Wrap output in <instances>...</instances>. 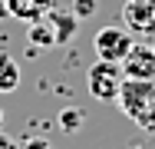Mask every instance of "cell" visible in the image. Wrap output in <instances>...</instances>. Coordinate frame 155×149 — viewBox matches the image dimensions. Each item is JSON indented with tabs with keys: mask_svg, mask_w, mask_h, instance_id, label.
I'll use <instances>...</instances> for the list:
<instances>
[{
	"mask_svg": "<svg viewBox=\"0 0 155 149\" xmlns=\"http://www.w3.org/2000/svg\"><path fill=\"white\" fill-rule=\"evenodd\" d=\"M20 86V66L10 53H0V93H13Z\"/></svg>",
	"mask_w": 155,
	"mask_h": 149,
	"instance_id": "obj_8",
	"label": "cell"
},
{
	"mask_svg": "<svg viewBox=\"0 0 155 149\" xmlns=\"http://www.w3.org/2000/svg\"><path fill=\"white\" fill-rule=\"evenodd\" d=\"M0 149H20V143H17L13 136H7V133L0 129Z\"/></svg>",
	"mask_w": 155,
	"mask_h": 149,
	"instance_id": "obj_13",
	"label": "cell"
},
{
	"mask_svg": "<svg viewBox=\"0 0 155 149\" xmlns=\"http://www.w3.org/2000/svg\"><path fill=\"white\" fill-rule=\"evenodd\" d=\"M122 27L132 36H155V0H125Z\"/></svg>",
	"mask_w": 155,
	"mask_h": 149,
	"instance_id": "obj_4",
	"label": "cell"
},
{
	"mask_svg": "<svg viewBox=\"0 0 155 149\" xmlns=\"http://www.w3.org/2000/svg\"><path fill=\"white\" fill-rule=\"evenodd\" d=\"M122 66L125 80H155V47L149 43H132V50L125 53Z\"/></svg>",
	"mask_w": 155,
	"mask_h": 149,
	"instance_id": "obj_5",
	"label": "cell"
},
{
	"mask_svg": "<svg viewBox=\"0 0 155 149\" xmlns=\"http://www.w3.org/2000/svg\"><path fill=\"white\" fill-rule=\"evenodd\" d=\"M96 10H99V3H96V0H73V13H76L79 20L96 17Z\"/></svg>",
	"mask_w": 155,
	"mask_h": 149,
	"instance_id": "obj_11",
	"label": "cell"
},
{
	"mask_svg": "<svg viewBox=\"0 0 155 149\" xmlns=\"http://www.w3.org/2000/svg\"><path fill=\"white\" fill-rule=\"evenodd\" d=\"M0 129H3V109H0Z\"/></svg>",
	"mask_w": 155,
	"mask_h": 149,
	"instance_id": "obj_15",
	"label": "cell"
},
{
	"mask_svg": "<svg viewBox=\"0 0 155 149\" xmlns=\"http://www.w3.org/2000/svg\"><path fill=\"white\" fill-rule=\"evenodd\" d=\"M27 43H30L33 50H50V47H56V40H53V30H50V23H46L43 17L30 23V33H27Z\"/></svg>",
	"mask_w": 155,
	"mask_h": 149,
	"instance_id": "obj_9",
	"label": "cell"
},
{
	"mask_svg": "<svg viewBox=\"0 0 155 149\" xmlns=\"http://www.w3.org/2000/svg\"><path fill=\"white\" fill-rule=\"evenodd\" d=\"M50 7H56V3H53V0H7L10 17L23 20V23H33V20L46 17V10H50Z\"/></svg>",
	"mask_w": 155,
	"mask_h": 149,
	"instance_id": "obj_7",
	"label": "cell"
},
{
	"mask_svg": "<svg viewBox=\"0 0 155 149\" xmlns=\"http://www.w3.org/2000/svg\"><path fill=\"white\" fill-rule=\"evenodd\" d=\"M10 17V10H7V0H0V20H7Z\"/></svg>",
	"mask_w": 155,
	"mask_h": 149,
	"instance_id": "obj_14",
	"label": "cell"
},
{
	"mask_svg": "<svg viewBox=\"0 0 155 149\" xmlns=\"http://www.w3.org/2000/svg\"><path fill=\"white\" fill-rule=\"evenodd\" d=\"M83 123H86V116H83L79 106H66V109L56 113V126L63 133H76V129H83Z\"/></svg>",
	"mask_w": 155,
	"mask_h": 149,
	"instance_id": "obj_10",
	"label": "cell"
},
{
	"mask_svg": "<svg viewBox=\"0 0 155 149\" xmlns=\"http://www.w3.org/2000/svg\"><path fill=\"white\" fill-rule=\"evenodd\" d=\"M43 20H46V23H50V30H53L56 47L69 43V40L76 36V30H79V17H76L73 10H63V7H50Z\"/></svg>",
	"mask_w": 155,
	"mask_h": 149,
	"instance_id": "obj_6",
	"label": "cell"
},
{
	"mask_svg": "<svg viewBox=\"0 0 155 149\" xmlns=\"http://www.w3.org/2000/svg\"><path fill=\"white\" fill-rule=\"evenodd\" d=\"M122 80H125L122 66L112 63V60H96L93 66L86 70V86H89V93H93L96 99H102V103H109V99L119 96Z\"/></svg>",
	"mask_w": 155,
	"mask_h": 149,
	"instance_id": "obj_2",
	"label": "cell"
},
{
	"mask_svg": "<svg viewBox=\"0 0 155 149\" xmlns=\"http://www.w3.org/2000/svg\"><path fill=\"white\" fill-rule=\"evenodd\" d=\"M132 149H149V146H132Z\"/></svg>",
	"mask_w": 155,
	"mask_h": 149,
	"instance_id": "obj_16",
	"label": "cell"
},
{
	"mask_svg": "<svg viewBox=\"0 0 155 149\" xmlns=\"http://www.w3.org/2000/svg\"><path fill=\"white\" fill-rule=\"evenodd\" d=\"M27 149H53V146H50V139H43V136H30V139H27Z\"/></svg>",
	"mask_w": 155,
	"mask_h": 149,
	"instance_id": "obj_12",
	"label": "cell"
},
{
	"mask_svg": "<svg viewBox=\"0 0 155 149\" xmlns=\"http://www.w3.org/2000/svg\"><path fill=\"white\" fill-rule=\"evenodd\" d=\"M132 43H135V36H132L125 27H116V23L99 27V30H96V36H93L96 60H112V63H122L125 53L132 50Z\"/></svg>",
	"mask_w": 155,
	"mask_h": 149,
	"instance_id": "obj_3",
	"label": "cell"
},
{
	"mask_svg": "<svg viewBox=\"0 0 155 149\" xmlns=\"http://www.w3.org/2000/svg\"><path fill=\"white\" fill-rule=\"evenodd\" d=\"M116 103L135 126L155 129V80H122Z\"/></svg>",
	"mask_w": 155,
	"mask_h": 149,
	"instance_id": "obj_1",
	"label": "cell"
}]
</instances>
